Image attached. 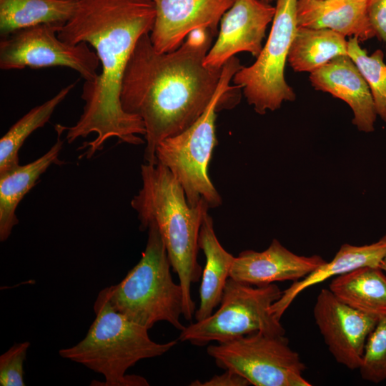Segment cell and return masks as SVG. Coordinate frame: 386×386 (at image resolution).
I'll return each mask as SVG.
<instances>
[{
  "mask_svg": "<svg viewBox=\"0 0 386 386\" xmlns=\"http://www.w3.org/2000/svg\"><path fill=\"white\" fill-rule=\"evenodd\" d=\"M156 16L153 0H78L71 18L58 31L64 42L91 45L99 58L101 71L85 81L81 93L83 112L67 130L71 144L78 138L95 134L85 143L81 157L90 159L111 138L133 145L145 143V128L137 116L125 112L120 93L124 74L139 38L149 33Z\"/></svg>",
  "mask_w": 386,
  "mask_h": 386,
  "instance_id": "6da1fadb",
  "label": "cell"
},
{
  "mask_svg": "<svg viewBox=\"0 0 386 386\" xmlns=\"http://www.w3.org/2000/svg\"><path fill=\"white\" fill-rule=\"evenodd\" d=\"M214 36L208 29L195 30L179 49L167 53L154 48L149 33L137 42L124 74L120 102L125 112L144 123L145 163H157V145L192 125L209 105L222 69L204 64Z\"/></svg>",
  "mask_w": 386,
  "mask_h": 386,
  "instance_id": "7a4b0ae2",
  "label": "cell"
},
{
  "mask_svg": "<svg viewBox=\"0 0 386 386\" xmlns=\"http://www.w3.org/2000/svg\"><path fill=\"white\" fill-rule=\"evenodd\" d=\"M142 186L131 201L140 229L150 222L158 228L173 271L183 290V317L191 320L195 314L191 286L202 274L197 260L200 228L209 207L203 200L191 206L184 191L171 172L159 162L141 166Z\"/></svg>",
  "mask_w": 386,
  "mask_h": 386,
  "instance_id": "3957f363",
  "label": "cell"
},
{
  "mask_svg": "<svg viewBox=\"0 0 386 386\" xmlns=\"http://www.w3.org/2000/svg\"><path fill=\"white\" fill-rule=\"evenodd\" d=\"M94 311L96 317L84 338L71 347L61 349L59 355L102 375L105 381L98 385H149L143 377L127 375V371L142 360L165 354L177 340L165 343L153 341L149 330L114 310L102 290L94 302Z\"/></svg>",
  "mask_w": 386,
  "mask_h": 386,
  "instance_id": "277c9868",
  "label": "cell"
},
{
  "mask_svg": "<svg viewBox=\"0 0 386 386\" xmlns=\"http://www.w3.org/2000/svg\"><path fill=\"white\" fill-rule=\"evenodd\" d=\"M138 263L118 284L102 290L114 310L149 330L167 322L182 331L184 296L181 285L171 274V263L161 234L154 222Z\"/></svg>",
  "mask_w": 386,
  "mask_h": 386,
  "instance_id": "5b68a950",
  "label": "cell"
},
{
  "mask_svg": "<svg viewBox=\"0 0 386 386\" xmlns=\"http://www.w3.org/2000/svg\"><path fill=\"white\" fill-rule=\"evenodd\" d=\"M242 66L235 56L229 59L222 66L216 92L204 113L187 129L164 139L157 147V162L165 166L181 184L191 206L202 200L209 208L222 204V197L209 178L208 167L217 144V112L226 108L224 103L228 94L240 88L229 83Z\"/></svg>",
  "mask_w": 386,
  "mask_h": 386,
  "instance_id": "8992f818",
  "label": "cell"
},
{
  "mask_svg": "<svg viewBox=\"0 0 386 386\" xmlns=\"http://www.w3.org/2000/svg\"><path fill=\"white\" fill-rule=\"evenodd\" d=\"M282 293L274 283L257 287L229 277L219 309L208 317L185 326L178 340L203 346L212 342H229L254 332L284 335L280 320L270 311Z\"/></svg>",
  "mask_w": 386,
  "mask_h": 386,
  "instance_id": "52a82bcc",
  "label": "cell"
},
{
  "mask_svg": "<svg viewBox=\"0 0 386 386\" xmlns=\"http://www.w3.org/2000/svg\"><path fill=\"white\" fill-rule=\"evenodd\" d=\"M216 365L254 386H310L306 369L284 335L254 332L207 349Z\"/></svg>",
  "mask_w": 386,
  "mask_h": 386,
  "instance_id": "ba28073f",
  "label": "cell"
},
{
  "mask_svg": "<svg viewBox=\"0 0 386 386\" xmlns=\"http://www.w3.org/2000/svg\"><path fill=\"white\" fill-rule=\"evenodd\" d=\"M297 0H277L270 32L257 60L249 66H242L232 78L259 114L296 99L285 80L284 67L297 29Z\"/></svg>",
  "mask_w": 386,
  "mask_h": 386,
  "instance_id": "9c48e42d",
  "label": "cell"
},
{
  "mask_svg": "<svg viewBox=\"0 0 386 386\" xmlns=\"http://www.w3.org/2000/svg\"><path fill=\"white\" fill-rule=\"evenodd\" d=\"M61 26L39 24L1 37L0 68L3 70L63 66L80 74L85 81L94 80L100 64L89 44H71L58 37Z\"/></svg>",
  "mask_w": 386,
  "mask_h": 386,
  "instance_id": "30bf717a",
  "label": "cell"
},
{
  "mask_svg": "<svg viewBox=\"0 0 386 386\" xmlns=\"http://www.w3.org/2000/svg\"><path fill=\"white\" fill-rule=\"evenodd\" d=\"M313 315L335 360L348 369H359L367 340L379 317L350 307L329 289L318 294Z\"/></svg>",
  "mask_w": 386,
  "mask_h": 386,
  "instance_id": "8fae6325",
  "label": "cell"
},
{
  "mask_svg": "<svg viewBox=\"0 0 386 386\" xmlns=\"http://www.w3.org/2000/svg\"><path fill=\"white\" fill-rule=\"evenodd\" d=\"M274 13L275 6L260 0H234L220 20L217 39L206 55L204 64L220 69L229 59L242 51L257 57Z\"/></svg>",
  "mask_w": 386,
  "mask_h": 386,
  "instance_id": "7c38bea8",
  "label": "cell"
},
{
  "mask_svg": "<svg viewBox=\"0 0 386 386\" xmlns=\"http://www.w3.org/2000/svg\"><path fill=\"white\" fill-rule=\"evenodd\" d=\"M154 23L149 35L159 53L179 49L188 35L197 29L215 34L219 22L234 0H153Z\"/></svg>",
  "mask_w": 386,
  "mask_h": 386,
  "instance_id": "4fadbf2b",
  "label": "cell"
},
{
  "mask_svg": "<svg viewBox=\"0 0 386 386\" xmlns=\"http://www.w3.org/2000/svg\"><path fill=\"white\" fill-rule=\"evenodd\" d=\"M327 261L319 255L295 254L274 239L262 252L245 250L234 257L229 277L250 285L261 287L301 279Z\"/></svg>",
  "mask_w": 386,
  "mask_h": 386,
  "instance_id": "5bb4252c",
  "label": "cell"
},
{
  "mask_svg": "<svg viewBox=\"0 0 386 386\" xmlns=\"http://www.w3.org/2000/svg\"><path fill=\"white\" fill-rule=\"evenodd\" d=\"M312 86L345 102L353 112L352 124L359 131L375 129L377 112L369 86L348 55L335 57L310 74Z\"/></svg>",
  "mask_w": 386,
  "mask_h": 386,
  "instance_id": "9a60e30c",
  "label": "cell"
},
{
  "mask_svg": "<svg viewBox=\"0 0 386 386\" xmlns=\"http://www.w3.org/2000/svg\"><path fill=\"white\" fill-rule=\"evenodd\" d=\"M368 0H297V26L329 29L360 41L376 36L367 16Z\"/></svg>",
  "mask_w": 386,
  "mask_h": 386,
  "instance_id": "2e32d148",
  "label": "cell"
},
{
  "mask_svg": "<svg viewBox=\"0 0 386 386\" xmlns=\"http://www.w3.org/2000/svg\"><path fill=\"white\" fill-rule=\"evenodd\" d=\"M386 255V234L377 242L361 246L342 244L330 262L295 281L282 291L281 297L271 306L272 314L279 320L296 297L306 289L364 267H379Z\"/></svg>",
  "mask_w": 386,
  "mask_h": 386,
  "instance_id": "e0dca14e",
  "label": "cell"
},
{
  "mask_svg": "<svg viewBox=\"0 0 386 386\" xmlns=\"http://www.w3.org/2000/svg\"><path fill=\"white\" fill-rule=\"evenodd\" d=\"M56 143L44 155L24 165L0 174V241H6L19 223L16 207L24 197L36 184L40 176L52 164H60L58 157L64 141L61 136L65 127L57 124Z\"/></svg>",
  "mask_w": 386,
  "mask_h": 386,
  "instance_id": "ac0fdd59",
  "label": "cell"
},
{
  "mask_svg": "<svg viewBox=\"0 0 386 386\" xmlns=\"http://www.w3.org/2000/svg\"><path fill=\"white\" fill-rule=\"evenodd\" d=\"M198 244L206 259L199 288V305L194 314L196 320L200 321L210 316L220 304L235 257L219 243L208 212L200 228Z\"/></svg>",
  "mask_w": 386,
  "mask_h": 386,
  "instance_id": "d6986e66",
  "label": "cell"
},
{
  "mask_svg": "<svg viewBox=\"0 0 386 386\" xmlns=\"http://www.w3.org/2000/svg\"><path fill=\"white\" fill-rule=\"evenodd\" d=\"M340 301L378 317L386 315V274L364 267L335 277L328 288Z\"/></svg>",
  "mask_w": 386,
  "mask_h": 386,
  "instance_id": "ffe728a7",
  "label": "cell"
},
{
  "mask_svg": "<svg viewBox=\"0 0 386 386\" xmlns=\"http://www.w3.org/2000/svg\"><path fill=\"white\" fill-rule=\"evenodd\" d=\"M78 0H0V34L39 25L64 26L74 14Z\"/></svg>",
  "mask_w": 386,
  "mask_h": 386,
  "instance_id": "44dd1931",
  "label": "cell"
},
{
  "mask_svg": "<svg viewBox=\"0 0 386 386\" xmlns=\"http://www.w3.org/2000/svg\"><path fill=\"white\" fill-rule=\"evenodd\" d=\"M345 55L347 41L342 34L329 29L297 26L287 61L295 71L312 73Z\"/></svg>",
  "mask_w": 386,
  "mask_h": 386,
  "instance_id": "7402d4cb",
  "label": "cell"
},
{
  "mask_svg": "<svg viewBox=\"0 0 386 386\" xmlns=\"http://www.w3.org/2000/svg\"><path fill=\"white\" fill-rule=\"evenodd\" d=\"M75 85L74 82L64 87L52 98L31 109L9 129L0 139V174L19 164V152L24 142L49 122L56 108Z\"/></svg>",
  "mask_w": 386,
  "mask_h": 386,
  "instance_id": "603a6c76",
  "label": "cell"
},
{
  "mask_svg": "<svg viewBox=\"0 0 386 386\" xmlns=\"http://www.w3.org/2000/svg\"><path fill=\"white\" fill-rule=\"evenodd\" d=\"M357 37L347 41V54L367 81L377 114L386 123V64L384 54L377 49L371 55L360 45Z\"/></svg>",
  "mask_w": 386,
  "mask_h": 386,
  "instance_id": "cb8c5ba5",
  "label": "cell"
},
{
  "mask_svg": "<svg viewBox=\"0 0 386 386\" xmlns=\"http://www.w3.org/2000/svg\"><path fill=\"white\" fill-rule=\"evenodd\" d=\"M359 370L366 381L377 384L386 380V315L379 317L368 336Z\"/></svg>",
  "mask_w": 386,
  "mask_h": 386,
  "instance_id": "d4e9b609",
  "label": "cell"
},
{
  "mask_svg": "<svg viewBox=\"0 0 386 386\" xmlns=\"http://www.w3.org/2000/svg\"><path fill=\"white\" fill-rule=\"evenodd\" d=\"M30 346L28 341L15 343L0 356V385L24 386V362Z\"/></svg>",
  "mask_w": 386,
  "mask_h": 386,
  "instance_id": "484cf974",
  "label": "cell"
},
{
  "mask_svg": "<svg viewBox=\"0 0 386 386\" xmlns=\"http://www.w3.org/2000/svg\"><path fill=\"white\" fill-rule=\"evenodd\" d=\"M367 16L376 36L386 42V0H368Z\"/></svg>",
  "mask_w": 386,
  "mask_h": 386,
  "instance_id": "4316f807",
  "label": "cell"
},
{
  "mask_svg": "<svg viewBox=\"0 0 386 386\" xmlns=\"http://www.w3.org/2000/svg\"><path fill=\"white\" fill-rule=\"evenodd\" d=\"M249 385L245 378L230 370H225L222 375H214L207 381L201 382L196 380L189 384L191 386H247Z\"/></svg>",
  "mask_w": 386,
  "mask_h": 386,
  "instance_id": "83f0119b",
  "label": "cell"
},
{
  "mask_svg": "<svg viewBox=\"0 0 386 386\" xmlns=\"http://www.w3.org/2000/svg\"><path fill=\"white\" fill-rule=\"evenodd\" d=\"M380 268L386 274V255L382 260Z\"/></svg>",
  "mask_w": 386,
  "mask_h": 386,
  "instance_id": "f1b7e54d",
  "label": "cell"
},
{
  "mask_svg": "<svg viewBox=\"0 0 386 386\" xmlns=\"http://www.w3.org/2000/svg\"><path fill=\"white\" fill-rule=\"evenodd\" d=\"M267 4H271L274 0H260Z\"/></svg>",
  "mask_w": 386,
  "mask_h": 386,
  "instance_id": "f546056e",
  "label": "cell"
}]
</instances>
